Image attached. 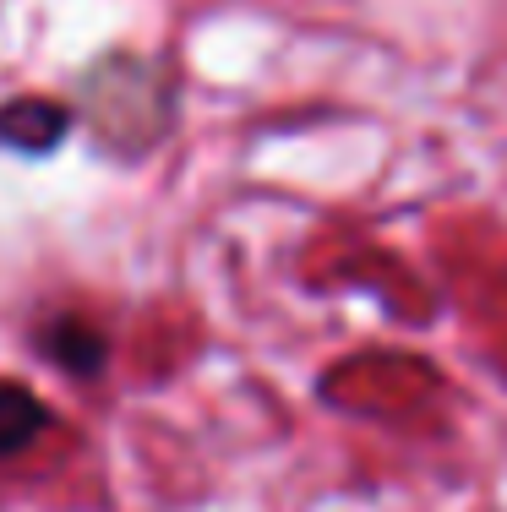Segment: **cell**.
Segmentation results:
<instances>
[{
	"mask_svg": "<svg viewBox=\"0 0 507 512\" xmlns=\"http://www.w3.org/2000/svg\"><path fill=\"white\" fill-rule=\"evenodd\" d=\"M44 431V404L22 382H0V458L22 453Z\"/></svg>",
	"mask_w": 507,
	"mask_h": 512,
	"instance_id": "cell-2",
	"label": "cell"
},
{
	"mask_svg": "<svg viewBox=\"0 0 507 512\" xmlns=\"http://www.w3.org/2000/svg\"><path fill=\"white\" fill-rule=\"evenodd\" d=\"M66 120L71 115L50 99H22V104L0 109V137L28 148V153H39V148H50V142L66 137Z\"/></svg>",
	"mask_w": 507,
	"mask_h": 512,
	"instance_id": "cell-1",
	"label": "cell"
},
{
	"mask_svg": "<svg viewBox=\"0 0 507 512\" xmlns=\"http://www.w3.org/2000/svg\"><path fill=\"white\" fill-rule=\"evenodd\" d=\"M44 349H50L60 365H71V371H93V365L104 360V338L93 333V327H82V322H55Z\"/></svg>",
	"mask_w": 507,
	"mask_h": 512,
	"instance_id": "cell-3",
	"label": "cell"
}]
</instances>
